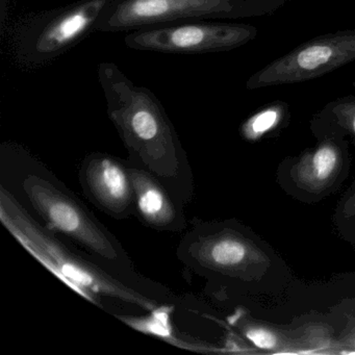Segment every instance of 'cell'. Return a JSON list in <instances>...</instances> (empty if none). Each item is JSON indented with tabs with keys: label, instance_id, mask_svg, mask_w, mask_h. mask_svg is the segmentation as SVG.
Listing matches in <instances>:
<instances>
[{
	"label": "cell",
	"instance_id": "6da1fadb",
	"mask_svg": "<svg viewBox=\"0 0 355 355\" xmlns=\"http://www.w3.org/2000/svg\"><path fill=\"white\" fill-rule=\"evenodd\" d=\"M107 113L130 161L155 175L182 205L194 191L192 168L165 107L153 91L138 86L111 62L97 68Z\"/></svg>",
	"mask_w": 355,
	"mask_h": 355
},
{
	"label": "cell",
	"instance_id": "7a4b0ae2",
	"mask_svg": "<svg viewBox=\"0 0 355 355\" xmlns=\"http://www.w3.org/2000/svg\"><path fill=\"white\" fill-rule=\"evenodd\" d=\"M0 221L33 257L90 302L101 306L98 299L110 298L147 313L161 307L153 297L64 244L57 234L37 222L3 184L0 187Z\"/></svg>",
	"mask_w": 355,
	"mask_h": 355
},
{
	"label": "cell",
	"instance_id": "3957f363",
	"mask_svg": "<svg viewBox=\"0 0 355 355\" xmlns=\"http://www.w3.org/2000/svg\"><path fill=\"white\" fill-rule=\"evenodd\" d=\"M20 187L49 230L84 248L107 271L134 274L132 261L117 239L46 170H26Z\"/></svg>",
	"mask_w": 355,
	"mask_h": 355
},
{
	"label": "cell",
	"instance_id": "277c9868",
	"mask_svg": "<svg viewBox=\"0 0 355 355\" xmlns=\"http://www.w3.org/2000/svg\"><path fill=\"white\" fill-rule=\"evenodd\" d=\"M176 255L202 276L259 279L271 266L269 257L242 232L196 218L187 228Z\"/></svg>",
	"mask_w": 355,
	"mask_h": 355
},
{
	"label": "cell",
	"instance_id": "5b68a950",
	"mask_svg": "<svg viewBox=\"0 0 355 355\" xmlns=\"http://www.w3.org/2000/svg\"><path fill=\"white\" fill-rule=\"evenodd\" d=\"M112 0H78L35 15L20 26L16 55L24 65L40 66L61 57L96 32Z\"/></svg>",
	"mask_w": 355,
	"mask_h": 355
},
{
	"label": "cell",
	"instance_id": "8992f818",
	"mask_svg": "<svg viewBox=\"0 0 355 355\" xmlns=\"http://www.w3.org/2000/svg\"><path fill=\"white\" fill-rule=\"evenodd\" d=\"M251 13L248 0H112L96 32H132L142 28Z\"/></svg>",
	"mask_w": 355,
	"mask_h": 355
},
{
	"label": "cell",
	"instance_id": "52a82bcc",
	"mask_svg": "<svg viewBox=\"0 0 355 355\" xmlns=\"http://www.w3.org/2000/svg\"><path fill=\"white\" fill-rule=\"evenodd\" d=\"M257 34V28L248 24L194 20L132 31L124 43L134 51L201 55L238 49L253 40Z\"/></svg>",
	"mask_w": 355,
	"mask_h": 355
},
{
	"label": "cell",
	"instance_id": "ba28073f",
	"mask_svg": "<svg viewBox=\"0 0 355 355\" xmlns=\"http://www.w3.org/2000/svg\"><path fill=\"white\" fill-rule=\"evenodd\" d=\"M355 61V31H342L303 43L247 80L249 90L298 84Z\"/></svg>",
	"mask_w": 355,
	"mask_h": 355
},
{
	"label": "cell",
	"instance_id": "9c48e42d",
	"mask_svg": "<svg viewBox=\"0 0 355 355\" xmlns=\"http://www.w3.org/2000/svg\"><path fill=\"white\" fill-rule=\"evenodd\" d=\"M78 180L87 198L105 215L122 220L136 213L134 188L123 159L90 153L80 163Z\"/></svg>",
	"mask_w": 355,
	"mask_h": 355
},
{
	"label": "cell",
	"instance_id": "30bf717a",
	"mask_svg": "<svg viewBox=\"0 0 355 355\" xmlns=\"http://www.w3.org/2000/svg\"><path fill=\"white\" fill-rule=\"evenodd\" d=\"M126 168L135 194V215L159 232H182L188 228L184 205L150 172L128 159Z\"/></svg>",
	"mask_w": 355,
	"mask_h": 355
},
{
	"label": "cell",
	"instance_id": "8fae6325",
	"mask_svg": "<svg viewBox=\"0 0 355 355\" xmlns=\"http://www.w3.org/2000/svg\"><path fill=\"white\" fill-rule=\"evenodd\" d=\"M342 166L340 146L334 141L325 140L299 157L291 168V178L301 190L320 193L336 182Z\"/></svg>",
	"mask_w": 355,
	"mask_h": 355
},
{
	"label": "cell",
	"instance_id": "7c38bea8",
	"mask_svg": "<svg viewBox=\"0 0 355 355\" xmlns=\"http://www.w3.org/2000/svg\"><path fill=\"white\" fill-rule=\"evenodd\" d=\"M257 348L274 353H304V347L294 330H284L273 324L253 319L244 311H238L228 319Z\"/></svg>",
	"mask_w": 355,
	"mask_h": 355
},
{
	"label": "cell",
	"instance_id": "4fadbf2b",
	"mask_svg": "<svg viewBox=\"0 0 355 355\" xmlns=\"http://www.w3.org/2000/svg\"><path fill=\"white\" fill-rule=\"evenodd\" d=\"M286 113V107L282 103H274L254 115L249 117L241 125V135L243 138L251 142L261 140L263 136L273 132L279 126Z\"/></svg>",
	"mask_w": 355,
	"mask_h": 355
},
{
	"label": "cell",
	"instance_id": "5bb4252c",
	"mask_svg": "<svg viewBox=\"0 0 355 355\" xmlns=\"http://www.w3.org/2000/svg\"><path fill=\"white\" fill-rule=\"evenodd\" d=\"M304 347V352L332 353L334 349L340 348L338 340L332 338V331L323 324H305L294 330Z\"/></svg>",
	"mask_w": 355,
	"mask_h": 355
},
{
	"label": "cell",
	"instance_id": "9a60e30c",
	"mask_svg": "<svg viewBox=\"0 0 355 355\" xmlns=\"http://www.w3.org/2000/svg\"><path fill=\"white\" fill-rule=\"evenodd\" d=\"M330 113L336 124L355 138V99L336 101L330 105Z\"/></svg>",
	"mask_w": 355,
	"mask_h": 355
},
{
	"label": "cell",
	"instance_id": "2e32d148",
	"mask_svg": "<svg viewBox=\"0 0 355 355\" xmlns=\"http://www.w3.org/2000/svg\"><path fill=\"white\" fill-rule=\"evenodd\" d=\"M340 348H349L355 350V315L349 320L346 329L342 332L338 340Z\"/></svg>",
	"mask_w": 355,
	"mask_h": 355
},
{
	"label": "cell",
	"instance_id": "e0dca14e",
	"mask_svg": "<svg viewBox=\"0 0 355 355\" xmlns=\"http://www.w3.org/2000/svg\"><path fill=\"white\" fill-rule=\"evenodd\" d=\"M343 214L346 218L355 217V189L351 196L349 197L348 200L345 203Z\"/></svg>",
	"mask_w": 355,
	"mask_h": 355
},
{
	"label": "cell",
	"instance_id": "ac0fdd59",
	"mask_svg": "<svg viewBox=\"0 0 355 355\" xmlns=\"http://www.w3.org/2000/svg\"><path fill=\"white\" fill-rule=\"evenodd\" d=\"M353 86H354V88H355V82H354V84H353Z\"/></svg>",
	"mask_w": 355,
	"mask_h": 355
}]
</instances>
